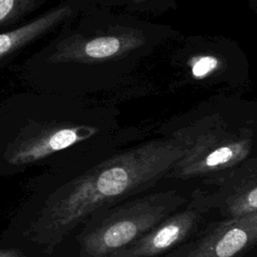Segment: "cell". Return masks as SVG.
<instances>
[{
  "label": "cell",
  "instance_id": "1",
  "mask_svg": "<svg viewBox=\"0 0 257 257\" xmlns=\"http://www.w3.org/2000/svg\"><path fill=\"white\" fill-rule=\"evenodd\" d=\"M180 141H157L105 157L76 171L48 172L25 184L0 237L48 254L66 246L95 212L153 191L187 151Z\"/></svg>",
  "mask_w": 257,
  "mask_h": 257
},
{
  "label": "cell",
  "instance_id": "2",
  "mask_svg": "<svg viewBox=\"0 0 257 257\" xmlns=\"http://www.w3.org/2000/svg\"><path fill=\"white\" fill-rule=\"evenodd\" d=\"M178 189L150 191L95 212L66 246L70 257H112L183 207Z\"/></svg>",
  "mask_w": 257,
  "mask_h": 257
},
{
  "label": "cell",
  "instance_id": "3",
  "mask_svg": "<svg viewBox=\"0 0 257 257\" xmlns=\"http://www.w3.org/2000/svg\"><path fill=\"white\" fill-rule=\"evenodd\" d=\"M213 217L207 189L196 188L183 207L112 257H161L198 235Z\"/></svg>",
  "mask_w": 257,
  "mask_h": 257
},
{
  "label": "cell",
  "instance_id": "4",
  "mask_svg": "<svg viewBox=\"0 0 257 257\" xmlns=\"http://www.w3.org/2000/svg\"><path fill=\"white\" fill-rule=\"evenodd\" d=\"M96 128L59 123L20 133L0 153V176H12L32 166L55 162L61 155L90 139Z\"/></svg>",
  "mask_w": 257,
  "mask_h": 257
},
{
  "label": "cell",
  "instance_id": "5",
  "mask_svg": "<svg viewBox=\"0 0 257 257\" xmlns=\"http://www.w3.org/2000/svg\"><path fill=\"white\" fill-rule=\"evenodd\" d=\"M161 257H257V212L215 218L194 238Z\"/></svg>",
  "mask_w": 257,
  "mask_h": 257
},
{
  "label": "cell",
  "instance_id": "6",
  "mask_svg": "<svg viewBox=\"0 0 257 257\" xmlns=\"http://www.w3.org/2000/svg\"><path fill=\"white\" fill-rule=\"evenodd\" d=\"M216 218L257 212V157L246 159L230 172L203 182Z\"/></svg>",
  "mask_w": 257,
  "mask_h": 257
},
{
  "label": "cell",
  "instance_id": "7",
  "mask_svg": "<svg viewBox=\"0 0 257 257\" xmlns=\"http://www.w3.org/2000/svg\"><path fill=\"white\" fill-rule=\"evenodd\" d=\"M70 12L71 9L69 6L57 7L23 26L0 33V59L53 29L64 21Z\"/></svg>",
  "mask_w": 257,
  "mask_h": 257
},
{
  "label": "cell",
  "instance_id": "8",
  "mask_svg": "<svg viewBox=\"0 0 257 257\" xmlns=\"http://www.w3.org/2000/svg\"><path fill=\"white\" fill-rule=\"evenodd\" d=\"M0 257H69L65 254H48L42 249L19 240L0 237Z\"/></svg>",
  "mask_w": 257,
  "mask_h": 257
},
{
  "label": "cell",
  "instance_id": "9",
  "mask_svg": "<svg viewBox=\"0 0 257 257\" xmlns=\"http://www.w3.org/2000/svg\"><path fill=\"white\" fill-rule=\"evenodd\" d=\"M34 4L35 0H0V26L18 19Z\"/></svg>",
  "mask_w": 257,
  "mask_h": 257
},
{
  "label": "cell",
  "instance_id": "10",
  "mask_svg": "<svg viewBox=\"0 0 257 257\" xmlns=\"http://www.w3.org/2000/svg\"><path fill=\"white\" fill-rule=\"evenodd\" d=\"M218 65V60L212 56H203L198 58L193 66H192V73L195 77L201 78L207 75L210 71L214 70Z\"/></svg>",
  "mask_w": 257,
  "mask_h": 257
}]
</instances>
